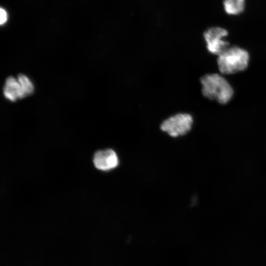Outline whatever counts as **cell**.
Listing matches in <instances>:
<instances>
[{"mask_svg": "<svg viewBox=\"0 0 266 266\" xmlns=\"http://www.w3.org/2000/svg\"><path fill=\"white\" fill-rule=\"evenodd\" d=\"M93 162L98 169L106 171L118 166L119 159L113 150L107 149L97 151L93 156Z\"/></svg>", "mask_w": 266, "mask_h": 266, "instance_id": "cell-5", "label": "cell"}, {"mask_svg": "<svg viewBox=\"0 0 266 266\" xmlns=\"http://www.w3.org/2000/svg\"><path fill=\"white\" fill-rule=\"evenodd\" d=\"M4 97L10 101H15L22 99L20 86L18 79L13 76L8 77L3 88Z\"/></svg>", "mask_w": 266, "mask_h": 266, "instance_id": "cell-6", "label": "cell"}, {"mask_svg": "<svg viewBox=\"0 0 266 266\" xmlns=\"http://www.w3.org/2000/svg\"><path fill=\"white\" fill-rule=\"evenodd\" d=\"M17 79L20 86L22 98L33 93L34 90L33 84L27 76L24 74H19Z\"/></svg>", "mask_w": 266, "mask_h": 266, "instance_id": "cell-8", "label": "cell"}, {"mask_svg": "<svg viewBox=\"0 0 266 266\" xmlns=\"http://www.w3.org/2000/svg\"><path fill=\"white\" fill-rule=\"evenodd\" d=\"M227 31L220 27H212L204 33V38L208 51L219 55L229 47V43L223 38L227 36Z\"/></svg>", "mask_w": 266, "mask_h": 266, "instance_id": "cell-4", "label": "cell"}, {"mask_svg": "<svg viewBox=\"0 0 266 266\" xmlns=\"http://www.w3.org/2000/svg\"><path fill=\"white\" fill-rule=\"evenodd\" d=\"M0 23L1 25H2L6 22L7 16L6 11L2 8H1L0 10Z\"/></svg>", "mask_w": 266, "mask_h": 266, "instance_id": "cell-9", "label": "cell"}, {"mask_svg": "<svg viewBox=\"0 0 266 266\" xmlns=\"http://www.w3.org/2000/svg\"><path fill=\"white\" fill-rule=\"evenodd\" d=\"M200 81L202 94L208 99L225 104L233 97V91L232 87L223 76L218 74L204 75Z\"/></svg>", "mask_w": 266, "mask_h": 266, "instance_id": "cell-1", "label": "cell"}, {"mask_svg": "<svg viewBox=\"0 0 266 266\" xmlns=\"http://www.w3.org/2000/svg\"><path fill=\"white\" fill-rule=\"evenodd\" d=\"M192 116L188 113H178L164 120L161 125V130L172 137L183 135L192 129Z\"/></svg>", "mask_w": 266, "mask_h": 266, "instance_id": "cell-3", "label": "cell"}, {"mask_svg": "<svg viewBox=\"0 0 266 266\" xmlns=\"http://www.w3.org/2000/svg\"><path fill=\"white\" fill-rule=\"evenodd\" d=\"M245 0H224L223 4L225 11L229 14L235 15L244 9Z\"/></svg>", "mask_w": 266, "mask_h": 266, "instance_id": "cell-7", "label": "cell"}, {"mask_svg": "<svg viewBox=\"0 0 266 266\" xmlns=\"http://www.w3.org/2000/svg\"><path fill=\"white\" fill-rule=\"evenodd\" d=\"M249 59L248 53L237 46L229 47L218 56L220 71L225 74L236 73L246 68Z\"/></svg>", "mask_w": 266, "mask_h": 266, "instance_id": "cell-2", "label": "cell"}]
</instances>
